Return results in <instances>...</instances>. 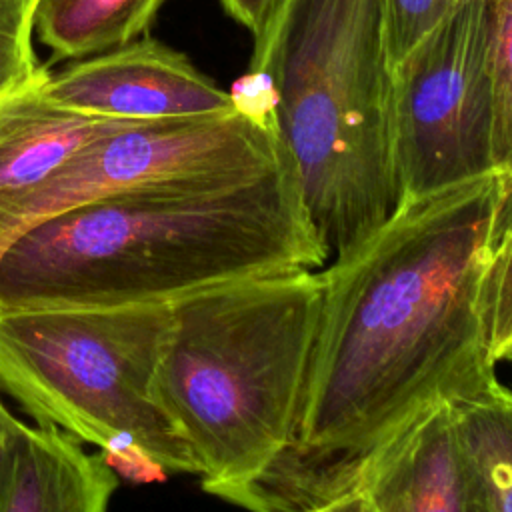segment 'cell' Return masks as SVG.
Returning a JSON list of instances; mask_svg holds the SVG:
<instances>
[{"label": "cell", "mask_w": 512, "mask_h": 512, "mask_svg": "<svg viewBox=\"0 0 512 512\" xmlns=\"http://www.w3.org/2000/svg\"><path fill=\"white\" fill-rule=\"evenodd\" d=\"M276 0H220L224 10L252 34H256Z\"/></svg>", "instance_id": "ac0fdd59"}, {"label": "cell", "mask_w": 512, "mask_h": 512, "mask_svg": "<svg viewBox=\"0 0 512 512\" xmlns=\"http://www.w3.org/2000/svg\"><path fill=\"white\" fill-rule=\"evenodd\" d=\"M118 488L104 452L50 422H16L0 474V512H102Z\"/></svg>", "instance_id": "30bf717a"}, {"label": "cell", "mask_w": 512, "mask_h": 512, "mask_svg": "<svg viewBox=\"0 0 512 512\" xmlns=\"http://www.w3.org/2000/svg\"><path fill=\"white\" fill-rule=\"evenodd\" d=\"M478 512H512V388L500 380L452 402Z\"/></svg>", "instance_id": "7c38bea8"}, {"label": "cell", "mask_w": 512, "mask_h": 512, "mask_svg": "<svg viewBox=\"0 0 512 512\" xmlns=\"http://www.w3.org/2000/svg\"><path fill=\"white\" fill-rule=\"evenodd\" d=\"M326 262L286 148L250 182L136 190L36 222L0 254V310L170 304L226 280Z\"/></svg>", "instance_id": "7a4b0ae2"}, {"label": "cell", "mask_w": 512, "mask_h": 512, "mask_svg": "<svg viewBox=\"0 0 512 512\" xmlns=\"http://www.w3.org/2000/svg\"><path fill=\"white\" fill-rule=\"evenodd\" d=\"M168 328L170 304L0 310V388L104 454L136 446L198 474L154 392Z\"/></svg>", "instance_id": "5b68a950"}, {"label": "cell", "mask_w": 512, "mask_h": 512, "mask_svg": "<svg viewBox=\"0 0 512 512\" xmlns=\"http://www.w3.org/2000/svg\"><path fill=\"white\" fill-rule=\"evenodd\" d=\"M342 510L478 512L452 402L428 408L368 456L350 480Z\"/></svg>", "instance_id": "9c48e42d"}, {"label": "cell", "mask_w": 512, "mask_h": 512, "mask_svg": "<svg viewBox=\"0 0 512 512\" xmlns=\"http://www.w3.org/2000/svg\"><path fill=\"white\" fill-rule=\"evenodd\" d=\"M16 422L18 420L8 412V408L0 400V474H2V464H4V454H6V448H8V440H10V434L16 426Z\"/></svg>", "instance_id": "d6986e66"}, {"label": "cell", "mask_w": 512, "mask_h": 512, "mask_svg": "<svg viewBox=\"0 0 512 512\" xmlns=\"http://www.w3.org/2000/svg\"><path fill=\"white\" fill-rule=\"evenodd\" d=\"M36 0H0V100L44 80L32 48Z\"/></svg>", "instance_id": "5bb4252c"}, {"label": "cell", "mask_w": 512, "mask_h": 512, "mask_svg": "<svg viewBox=\"0 0 512 512\" xmlns=\"http://www.w3.org/2000/svg\"><path fill=\"white\" fill-rule=\"evenodd\" d=\"M482 308L492 360L508 362L512 356V212L508 214L484 278Z\"/></svg>", "instance_id": "9a60e30c"}, {"label": "cell", "mask_w": 512, "mask_h": 512, "mask_svg": "<svg viewBox=\"0 0 512 512\" xmlns=\"http://www.w3.org/2000/svg\"><path fill=\"white\" fill-rule=\"evenodd\" d=\"M250 72L272 96L328 260L372 234L400 192L384 0H276Z\"/></svg>", "instance_id": "277c9868"}, {"label": "cell", "mask_w": 512, "mask_h": 512, "mask_svg": "<svg viewBox=\"0 0 512 512\" xmlns=\"http://www.w3.org/2000/svg\"><path fill=\"white\" fill-rule=\"evenodd\" d=\"M36 88L0 100V204L50 178L92 140L132 122L58 108Z\"/></svg>", "instance_id": "8fae6325"}, {"label": "cell", "mask_w": 512, "mask_h": 512, "mask_svg": "<svg viewBox=\"0 0 512 512\" xmlns=\"http://www.w3.org/2000/svg\"><path fill=\"white\" fill-rule=\"evenodd\" d=\"M508 362H512V358H510V360H508Z\"/></svg>", "instance_id": "ffe728a7"}, {"label": "cell", "mask_w": 512, "mask_h": 512, "mask_svg": "<svg viewBox=\"0 0 512 512\" xmlns=\"http://www.w3.org/2000/svg\"><path fill=\"white\" fill-rule=\"evenodd\" d=\"M512 180L478 178L398 200L322 270V302L288 446L224 500L252 510H342L362 462L428 408L498 380L484 278Z\"/></svg>", "instance_id": "6da1fadb"}, {"label": "cell", "mask_w": 512, "mask_h": 512, "mask_svg": "<svg viewBox=\"0 0 512 512\" xmlns=\"http://www.w3.org/2000/svg\"><path fill=\"white\" fill-rule=\"evenodd\" d=\"M320 302L314 268L242 276L170 302L154 392L212 496L250 482L292 440Z\"/></svg>", "instance_id": "3957f363"}, {"label": "cell", "mask_w": 512, "mask_h": 512, "mask_svg": "<svg viewBox=\"0 0 512 512\" xmlns=\"http://www.w3.org/2000/svg\"><path fill=\"white\" fill-rule=\"evenodd\" d=\"M38 94L64 110L132 122L204 116L234 110L218 88L180 52L156 40H132L46 74Z\"/></svg>", "instance_id": "ba28073f"}, {"label": "cell", "mask_w": 512, "mask_h": 512, "mask_svg": "<svg viewBox=\"0 0 512 512\" xmlns=\"http://www.w3.org/2000/svg\"><path fill=\"white\" fill-rule=\"evenodd\" d=\"M494 0H460L392 68L400 198L494 170Z\"/></svg>", "instance_id": "52a82bcc"}, {"label": "cell", "mask_w": 512, "mask_h": 512, "mask_svg": "<svg viewBox=\"0 0 512 512\" xmlns=\"http://www.w3.org/2000/svg\"><path fill=\"white\" fill-rule=\"evenodd\" d=\"M286 152L276 120L240 108L128 122L38 186L0 204V254L26 228L74 206L136 190H214L250 182Z\"/></svg>", "instance_id": "8992f818"}, {"label": "cell", "mask_w": 512, "mask_h": 512, "mask_svg": "<svg viewBox=\"0 0 512 512\" xmlns=\"http://www.w3.org/2000/svg\"><path fill=\"white\" fill-rule=\"evenodd\" d=\"M460 0H384L386 46L394 68Z\"/></svg>", "instance_id": "e0dca14e"}, {"label": "cell", "mask_w": 512, "mask_h": 512, "mask_svg": "<svg viewBox=\"0 0 512 512\" xmlns=\"http://www.w3.org/2000/svg\"><path fill=\"white\" fill-rule=\"evenodd\" d=\"M510 358H512V356H510ZM510 358H508V360H510Z\"/></svg>", "instance_id": "44dd1931"}, {"label": "cell", "mask_w": 512, "mask_h": 512, "mask_svg": "<svg viewBox=\"0 0 512 512\" xmlns=\"http://www.w3.org/2000/svg\"><path fill=\"white\" fill-rule=\"evenodd\" d=\"M494 6V170L512 180V0Z\"/></svg>", "instance_id": "2e32d148"}, {"label": "cell", "mask_w": 512, "mask_h": 512, "mask_svg": "<svg viewBox=\"0 0 512 512\" xmlns=\"http://www.w3.org/2000/svg\"><path fill=\"white\" fill-rule=\"evenodd\" d=\"M166 0H36L34 30L56 58H88L138 38Z\"/></svg>", "instance_id": "4fadbf2b"}]
</instances>
